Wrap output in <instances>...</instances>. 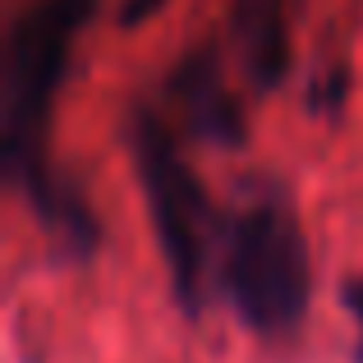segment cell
Wrapping results in <instances>:
<instances>
[{"instance_id":"6da1fadb","label":"cell","mask_w":363,"mask_h":363,"mask_svg":"<svg viewBox=\"0 0 363 363\" xmlns=\"http://www.w3.org/2000/svg\"><path fill=\"white\" fill-rule=\"evenodd\" d=\"M97 0H28L9 28L5 46V170L33 198L37 216L83 253L97 240L88 207L74 189H65L46 166V124H51L55 92L69 69V51L79 42Z\"/></svg>"},{"instance_id":"7a4b0ae2","label":"cell","mask_w":363,"mask_h":363,"mask_svg":"<svg viewBox=\"0 0 363 363\" xmlns=\"http://www.w3.org/2000/svg\"><path fill=\"white\" fill-rule=\"evenodd\" d=\"M216 281L257 336H290L313 294L308 240L294 207L281 198H257L244 207L225 225Z\"/></svg>"},{"instance_id":"3957f363","label":"cell","mask_w":363,"mask_h":363,"mask_svg":"<svg viewBox=\"0 0 363 363\" xmlns=\"http://www.w3.org/2000/svg\"><path fill=\"white\" fill-rule=\"evenodd\" d=\"M133 157H138V179L152 207V225L161 240V257L170 267L175 294L189 313L203 308L207 285H212L225 244V225L216 216L207 189L198 184V175L189 170V161L179 157L175 138H170L166 120L157 111H143L133 120Z\"/></svg>"},{"instance_id":"277c9868","label":"cell","mask_w":363,"mask_h":363,"mask_svg":"<svg viewBox=\"0 0 363 363\" xmlns=\"http://www.w3.org/2000/svg\"><path fill=\"white\" fill-rule=\"evenodd\" d=\"M170 97L184 111V129L203 133V138H221V143H240L244 138V116L230 101L221 83V65L216 51H194L189 60H179L175 79H170Z\"/></svg>"},{"instance_id":"5b68a950","label":"cell","mask_w":363,"mask_h":363,"mask_svg":"<svg viewBox=\"0 0 363 363\" xmlns=\"http://www.w3.org/2000/svg\"><path fill=\"white\" fill-rule=\"evenodd\" d=\"M235 46L257 88H276L290 65V5L285 0H235Z\"/></svg>"},{"instance_id":"8992f818","label":"cell","mask_w":363,"mask_h":363,"mask_svg":"<svg viewBox=\"0 0 363 363\" xmlns=\"http://www.w3.org/2000/svg\"><path fill=\"white\" fill-rule=\"evenodd\" d=\"M350 308H354V318H359V327H363V281L350 285Z\"/></svg>"}]
</instances>
